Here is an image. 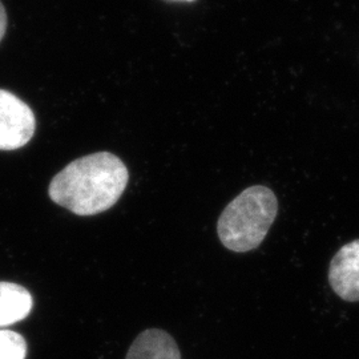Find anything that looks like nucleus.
Here are the masks:
<instances>
[{"label":"nucleus","mask_w":359,"mask_h":359,"mask_svg":"<svg viewBox=\"0 0 359 359\" xmlns=\"http://www.w3.org/2000/svg\"><path fill=\"white\" fill-rule=\"evenodd\" d=\"M126 359H181V353L170 334L161 329H148L136 337Z\"/></svg>","instance_id":"nucleus-5"},{"label":"nucleus","mask_w":359,"mask_h":359,"mask_svg":"<svg viewBox=\"0 0 359 359\" xmlns=\"http://www.w3.org/2000/svg\"><path fill=\"white\" fill-rule=\"evenodd\" d=\"M329 283L341 299L359 302V240L335 253L329 266Z\"/></svg>","instance_id":"nucleus-4"},{"label":"nucleus","mask_w":359,"mask_h":359,"mask_svg":"<svg viewBox=\"0 0 359 359\" xmlns=\"http://www.w3.org/2000/svg\"><path fill=\"white\" fill-rule=\"evenodd\" d=\"M27 342L13 330H0V359H26Z\"/></svg>","instance_id":"nucleus-7"},{"label":"nucleus","mask_w":359,"mask_h":359,"mask_svg":"<svg viewBox=\"0 0 359 359\" xmlns=\"http://www.w3.org/2000/svg\"><path fill=\"white\" fill-rule=\"evenodd\" d=\"M32 109L8 90H0V151H15L34 137Z\"/></svg>","instance_id":"nucleus-3"},{"label":"nucleus","mask_w":359,"mask_h":359,"mask_svg":"<svg viewBox=\"0 0 359 359\" xmlns=\"http://www.w3.org/2000/svg\"><path fill=\"white\" fill-rule=\"evenodd\" d=\"M34 306L32 295L22 285L0 283V327H6L28 317Z\"/></svg>","instance_id":"nucleus-6"},{"label":"nucleus","mask_w":359,"mask_h":359,"mask_svg":"<svg viewBox=\"0 0 359 359\" xmlns=\"http://www.w3.org/2000/svg\"><path fill=\"white\" fill-rule=\"evenodd\" d=\"M6 31H7V13L0 1V41H1V39L4 38Z\"/></svg>","instance_id":"nucleus-8"},{"label":"nucleus","mask_w":359,"mask_h":359,"mask_svg":"<svg viewBox=\"0 0 359 359\" xmlns=\"http://www.w3.org/2000/svg\"><path fill=\"white\" fill-rule=\"evenodd\" d=\"M278 213V200L268 187L253 185L240 193L218 218L221 244L236 253L255 250L269 233Z\"/></svg>","instance_id":"nucleus-2"},{"label":"nucleus","mask_w":359,"mask_h":359,"mask_svg":"<svg viewBox=\"0 0 359 359\" xmlns=\"http://www.w3.org/2000/svg\"><path fill=\"white\" fill-rule=\"evenodd\" d=\"M126 164L109 152L77 158L59 172L50 184V197L77 216L105 212L120 200L128 185Z\"/></svg>","instance_id":"nucleus-1"}]
</instances>
